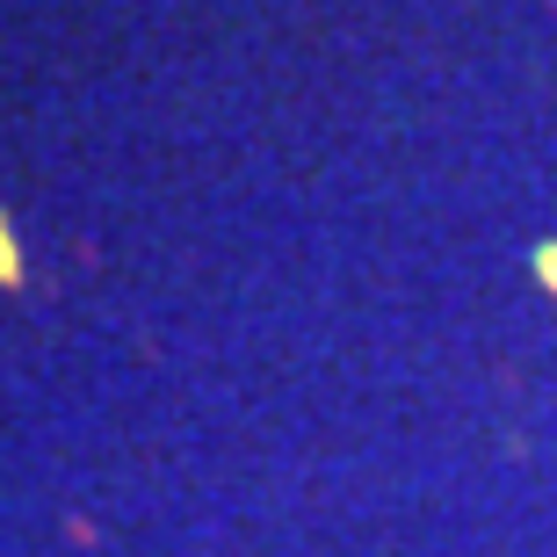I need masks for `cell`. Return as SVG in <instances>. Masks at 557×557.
<instances>
[{
    "mask_svg": "<svg viewBox=\"0 0 557 557\" xmlns=\"http://www.w3.org/2000/svg\"><path fill=\"white\" fill-rule=\"evenodd\" d=\"M0 275H22V261L8 253V232H0Z\"/></svg>",
    "mask_w": 557,
    "mask_h": 557,
    "instance_id": "1",
    "label": "cell"
}]
</instances>
